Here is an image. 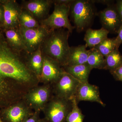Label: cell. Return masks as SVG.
Returning a JSON list of instances; mask_svg holds the SVG:
<instances>
[{
	"label": "cell",
	"instance_id": "1",
	"mask_svg": "<svg viewBox=\"0 0 122 122\" xmlns=\"http://www.w3.org/2000/svg\"><path fill=\"white\" fill-rule=\"evenodd\" d=\"M22 53L11 48L0 32V108L22 99L39 85L37 76L26 65Z\"/></svg>",
	"mask_w": 122,
	"mask_h": 122
},
{
	"label": "cell",
	"instance_id": "2",
	"mask_svg": "<svg viewBox=\"0 0 122 122\" xmlns=\"http://www.w3.org/2000/svg\"><path fill=\"white\" fill-rule=\"evenodd\" d=\"M70 33L66 29L52 30L41 47L43 54L56 61L62 67L66 65L69 54Z\"/></svg>",
	"mask_w": 122,
	"mask_h": 122
},
{
	"label": "cell",
	"instance_id": "3",
	"mask_svg": "<svg viewBox=\"0 0 122 122\" xmlns=\"http://www.w3.org/2000/svg\"><path fill=\"white\" fill-rule=\"evenodd\" d=\"M94 4L89 0H73L70 4V14L78 33L89 29L97 14Z\"/></svg>",
	"mask_w": 122,
	"mask_h": 122
},
{
	"label": "cell",
	"instance_id": "4",
	"mask_svg": "<svg viewBox=\"0 0 122 122\" xmlns=\"http://www.w3.org/2000/svg\"><path fill=\"white\" fill-rule=\"evenodd\" d=\"M72 107V100L53 95L42 111L44 118L47 122H66Z\"/></svg>",
	"mask_w": 122,
	"mask_h": 122
},
{
	"label": "cell",
	"instance_id": "5",
	"mask_svg": "<svg viewBox=\"0 0 122 122\" xmlns=\"http://www.w3.org/2000/svg\"><path fill=\"white\" fill-rule=\"evenodd\" d=\"M52 13L45 20L39 22L41 25L47 26L51 30L64 29L72 33L75 29L70 22V4H54Z\"/></svg>",
	"mask_w": 122,
	"mask_h": 122
},
{
	"label": "cell",
	"instance_id": "6",
	"mask_svg": "<svg viewBox=\"0 0 122 122\" xmlns=\"http://www.w3.org/2000/svg\"><path fill=\"white\" fill-rule=\"evenodd\" d=\"M53 95L51 85L42 84L31 89L23 99L34 111L41 112Z\"/></svg>",
	"mask_w": 122,
	"mask_h": 122
},
{
	"label": "cell",
	"instance_id": "7",
	"mask_svg": "<svg viewBox=\"0 0 122 122\" xmlns=\"http://www.w3.org/2000/svg\"><path fill=\"white\" fill-rule=\"evenodd\" d=\"M34 111L23 99L0 110V117L3 122H24Z\"/></svg>",
	"mask_w": 122,
	"mask_h": 122
},
{
	"label": "cell",
	"instance_id": "8",
	"mask_svg": "<svg viewBox=\"0 0 122 122\" xmlns=\"http://www.w3.org/2000/svg\"><path fill=\"white\" fill-rule=\"evenodd\" d=\"M19 30L26 47V51L30 53L41 48L52 30L47 26L41 25L34 28L20 27Z\"/></svg>",
	"mask_w": 122,
	"mask_h": 122
},
{
	"label": "cell",
	"instance_id": "9",
	"mask_svg": "<svg viewBox=\"0 0 122 122\" xmlns=\"http://www.w3.org/2000/svg\"><path fill=\"white\" fill-rule=\"evenodd\" d=\"M80 82L72 75L65 72L55 83L51 85L54 95L67 100L74 97Z\"/></svg>",
	"mask_w": 122,
	"mask_h": 122
},
{
	"label": "cell",
	"instance_id": "10",
	"mask_svg": "<svg viewBox=\"0 0 122 122\" xmlns=\"http://www.w3.org/2000/svg\"><path fill=\"white\" fill-rule=\"evenodd\" d=\"M43 64L39 82L52 85L57 81L65 72L63 67L56 61L43 54Z\"/></svg>",
	"mask_w": 122,
	"mask_h": 122
},
{
	"label": "cell",
	"instance_id": "11",
	"mask_svg": "<svg viewBox=\"0 0 122 122\" xmlns=\"http://www.w3.org/2000/svg\"><path fill=\"white\" fill-rule=\"evenodd\" d=\"M97 15L100 19L102 28L109 33H117L122 25V20L115 4L113 3L107 5L106 8L100 11Z\"/></svg>",
	"mask_w": 122,
	"mask_h": 122
},
{
	"label": "cell",
	"instance_id": "12",
	"mask_svg": "<svg viewBox=\"0 0 122 122\" xmlns=\"http://www.w3.org/2000/svg\"><path fill=\"white\" fill-rule=\"evenodd\" d=\"M4 9V21L2 26L5 30L19 29V18L22 8L16 0L0 1Z\"/></svg>",
	"mask_w": 122,
	"mask_h": 122
},
{
	"label": "cell",
	"instance_id": "13",
	"mask_svg": "<svg viewBox=\"0 0 122 122\" xmlns=\"http://www.w3.org/2000/svg\"><path fill=\"white\" fill-rule=\"evenodd\" d=\"M52 4V0H29L21 1L20 5L40 22L49 16Z\"/></svg>",
	"mask_w": 122,
	"mask_h": 122
},
{
	"label": "cell",
	"instance_id": "14",
	"mask_svg": "<svg viewBox=\"0 0 122 122\" xmlns=\"http://www.w3.org/2000/svg\"><path fill=\"white\" fill-rule=\"evenodd\" d=\"M74 98L78 103L81 101H89L98 103L103 107L106 106L100 98L98 86L91 85L88 82L80 83L77 89Z\"/></svg>",
	"mask_w": 122,
	"mask_h": 122
},
{
	"label": "cell",
	"instance_id": "15",
	"mask_svg": "<svg viewBox=\"0 0 122 122\" xmlns=\"http://www.w3.org/2000/svg\"><path fill=\"white\" fill-rule=\"evenodd\" d=\"M26 65L39 79L43 64V55L41 48L32 53L22 52Z\"/></svg>",
	"mask_w": 122,
	"mask_h": 122
},
{
	"label": "cell",
	"instance_id": "16",
	"mask_svg": "<svg viewBox=\"0 0 122 122\" xmlns=\"http://www.w3.org/2000/svg\"><path fill=\"white\" fill-rule=\"evenodd\" d=\"M86 48L85 45L71 47L65 66L78 65L86 63L89 52V50H86Z\"/></svg>",
	"mask_w": 122,
	"mask_h": 122
},
{
	"label": "cell",
	"instance_id": "17",
	"mask_svg": "<svg viewBox=\"0 0 122 122\" xmlns=\"http://www.w3.org/2000/svg\"><path fill=\"white\" fill-rule=\"evenodd\" d=\"M109 33L107 30L102 28L98 30L89 28L86 30L84 37L85 46L86 48L89 47L90 49L94 48L107 38Z\"/></svg>",
	"mask_w": 122,
	"mask_h": 122
},
{
	"label": "cell",
	"instance_id": "18",
	"mask_svg": "<svg viewBox=\"0 0 122 122\" xmlns=\"http://www.w3.org/2000/svg\"><path fill=\"white\" fill-rule=\"evenodd\" d=\"M5 36L9 45L14 50L20 53L26 52L19 29L5 30Z\"/></svg>",
	"mask_w": 122,
	"mask_h": 122
},
{
	"label": "cell",
	"instance_id": "19",
	"mask_svg": "<svg viewBox=\"0 0 122 122\" xmlns=\"http://www.w3.org/2000/svg\"><path fill=\"white\" fill-rule=\"evenodd\" d=\"M64 71L81 83L88 82V79L93 69L87 63L76 66H63Z\"/></svg>",
	"mask_w": 122,
	"mask_h": 122
},
{
	"label": "cell",
	"instance_id": "20",
	"mask_svg": "<svg viewBox=\"0 0 122 122\" xmlns=\"http://www.w3.org/2000/svg\"><path fill=\"white\" fill-rule=\"evenodd\" d=\"M86 63L92 69L106 70L105 58L95 48L89 50Z\"/></svg>",
	"mask_w": 122,
	"mask_h": 122
},
{
	"label": "cell",
	"instance_id": "21",
	"mask_svg": "<svg viewBox=\"0 0 122 122\" xmlns=\"http://www.w3.org/2000/svg\"><path fill=\"white\" fill-rule=\"evenodd\" d=\"M20 27L34 28L41 26L40 23L30 12L22 8L19 18Z\"/></svg>",
	"mask_w": 122,
	"mask_h": 122
},
{
	"label": "cell",
	"instance_id": "22",
	"mask_svg": "<svg viewBox=\"0 0 122 122\" xmlns=\"http://www.w3.org/2000/svg\"><path fill=\"white\" fill-rule=\"evenodd\" d=\"M106 70L110 72L114 70L122 65V55L118 50L116 49L105 57Z\"/></svg>",
	"mask_w": 122,
	"mask_h": 122
},
{
	"label": "cell",
	"instance_id": "23",
	"mask_svg": "<svg viewBox=\"0 0 122 122\" xmlns=\"http://www.w3.org/2000/svg\"><path fill=\"white\" fill-rule=\"evenodd\" d=\"M94 48L105 58L116 49L114 38H107Z\"/></svg>",
	"mask_w": 122,
	"mask_h": 122
},
{
	"label": "cell",
	"instance_id": "24",
	"mask_svg": "<svg viewBox=\"0 0 122 122\" xmlns=\"http://www.w3.org/2000/svg\"><path fill=\"white\" fill-rule=\"evenodd\" d=\"M72 107L66 118V122H83L85 116L78 106L74 97L72 99Z\"/></svg>",
	"mask_w": 122,
	"mask_h": 122
},
{
	"label": "cell",
	"instance_id": "25",
	"mask_svg": "<svg viewBox=\"0 0 122 122\" xmlns=\"http://www.w3.org/2000/svg\"><path fill=\"white\" fill-rule=\"evenodd\" d=\"M118 35L117 37L114 38L116 49H118L120 45L122 44V25L118 31Z\"/></svg>",
	"mask_w": 122,
	"mask_h": 122
},
{
	"label": "cell",
	"instance_id": "26",
	"mask_svg": "<svg viewBox=\"0 0 122 122\" xmlns=\"http://www.w3.org/2000/svg\"><path fill=\"white\" fill-rule=\"evenodd\" d=\"M41 113L38 112L34 111L32 115L24 122H38L41 119L40 117Z\"/></svg>",
	"mask_w": 122,
	"mask_h": 122
},
{
	"label": "cell",
	"instance_id": "27",
	"mask_svg": "<svg viewBox=\"0 0 122 122\" xmlns=\"http://www.w3.org/2000/svg\"><path fill=\"white\" fill-rule=\"evenodd\" d=\"M110 72L114 77L118 81L119 78L122 76V65L120 67Z\"/></svg>",
	"mask_w": 122,
	"mask_h": 122
},
{
	"label": "cell",
	"instance_id": "28",
	"mask_svg": "<svg viewBox=\"0 0 122 122\" xmlns=\"http://www.w3.org/2000/svg\"><path fill=\"white\" fill-rule=\"evenodd\" d=\"M115 5L118 13L122 20V0L117 1Z\"/></svg>",
	"mask_w": 122,
	"mask_h": 122
},
{
	"label": "cell",
	"instance_id": "29",
	"mask_svg": "<svg viewBox=\"0 0 122 122\" xmlns=\"http://www.w3.org/2000/svg\"><path fill=\"white\" fill-rule=\"evenodd\" d=\"M53 4H70L73 0H52Z\"/></svg>",
	"mask_w": 122,
	"mask_h": 122
},
{
	"label": "cell",
	"instance_id": "30",
	"mask_svg": "<svg viewBox=\"0 0 122 122\" xmlns=\"http://www.w3.org/2000/svg\"><path fill=\"white\" fill-rule=\"evenodd\" d=\"M4 21V9L2 5L0 4V24L2 25Z\"/></svg>",
	"mask_w": 122,
	"mask_h": 122
},
{
	"label": "cell",
	"instance_id": "31",
	"mask_svg": "<svg viewBox=\"0 0 122 122\" xmlns=\"http://www.w3.org/2000/svg\"><path fill=\"white\" fill-rule=\"evenodd\" d=\"M94 3H101L103 4L106 5H107L113 4L112 1L110 0H93Z\"/></svg>",
	"mask_w": 122,
	"mask_h": 122
},
{
	"label": "cell",
	"instance_id": "32",
	"mask_svg": "<svg viewBox=\"0 0 122 122\" xmlns=\"http://www.w3.org/2000/svg\"><path fill=\"white\" fill-rule=\"evenodd\" d=\"M38 122H46V121L45 120V119L44 118H41L39 121H38Z\"/></svg>",
	"mask_w": 122,
	"mask_h": 122
},
{
	"label": "cell",
	"instance_id": "33",
	"mask_svg": "<svg viewBox=\"0 0 122 122\" xmlns=\"http://www.w3.org/2000/svg\"><path fill=\"white\" fill-rule=\"evenodd\" d=\"M118 81H122V76H121L120 78H119V79Z\"/></svg>",
	"mask_w": 122,
	"mask_h": 122
},
{
	"label": "cell",
	"instance_id": "34",
	"mask_svg": "<svg viewBox=\"0 0 122 122\" xmlns=\"http://www.w3.org/2000/svg\"><path fill=\"white\" fill-rule=\"evenodd\" d=\"M0 122H3V121L1 120V119L0 117Z\"/></svg>",
	"mask_w": 122,
	"mask_h": 122
},
{
	"label": "cell",
	"instance_id": "35",
	"mask_svg": "<svg viewBox=\"0 0 122 122\" xmlns=\"http://www.w3.org/2000/svg\"><path fill=\"white\" fill-rule=\"evenodd\" d=\"M1 26H2V25H0V29H1Z\"/></svg>",
	"mask_w": 122,
	"mask_h": 122
},
{
	"label": "cell",
	"instance_id": "36",
	"mask_svg": "<svg viewBox=\"0 0 122 122\" xmlns=\"http://www.w3.org/2000/svg\"><path fill=\"white\" fill-rule=\"evenodd\" d=\"M0 25H1V24H0Z\"/></svg>",
	"mask_w": 122,
	"mask_h": 122
}]
</instances>
